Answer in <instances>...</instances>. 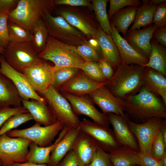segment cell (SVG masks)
<instances>
[{"mask_svg": "<svg viewBox=\"0 0 166 166\" xmlns=\"http://www.w3.org/2000/svg\"><path fill=\"white\" fill-rule=\"evenodd\" d=\"M108 14L109 20L119 10L128 6H139L141 2L139 0H110Z\"/></svg>", "mask_w": 166, "mask_h": 166, "instance_id": "obj_39", "label": "cell"}, {"mask_svg": "<svg viewBox=\"0 0 166 166\" xmlns=\"http://www.w3.org/2000/svg\"><path fill=\"white\" fill-rule=\"evenodd\" d=\"M164 144L166 145V121L161 126L160 130Z\"/></svg>", "mask_w": 166, "mask_h": 166, "instance_id": "obj_52", "label": "cell"}, {"mask_svg": "<svg viewBox=\"0 0 166 166\" xmlns=\"http://www.w3.org/2000/svg\"><path fill=\"white\" fill-rule=\"evenodd\" d=\"M105 77L109 80L114 74V71L110 63L103 57L97 62Z\"/></svg>", "mask_w": 166, "mask_h": 166, "instance_id": "obj_47", "label": "cell"}, {"mask_svg": "<svg viewBox=\"0 0 166 166\" xmlns=\"http://www.w3.org/2000/svg\"><path fill=\"white\" fill-rule=\"evenodd\" d=\"M93 11L101 29L106 33L111 35L112 28L108 18L106 7L108 0H92Z\"/></svg>", "mask_w": 166, "mask_h": 166, "instance_id": "obj_32", "label": "cell"}, {"mask_svg": "<svg viewBox=\"0 0 166 166\" xmlns=\"http://www.w3.org/2000/svg\"><path fill=\"white\" fill-rule=\"evenodd\" d=\"M111 36L118 49L122 62L128 65H136L142 66L146 64L148 59L133 48L121 36L114 26L111 24Z\"/></svg>", "mask_w": 166, "mask_h": 166, "instance_id": "obj_18", "label": "cell"}, {"mask_svg": "<svg viewBox=\"0 0 166 166\" xmlns=\"http://www.w3.org/2000/svg\"><path fill=\"white\" fill-rule=\"evenodd\" d=\"M57 166H78L77 159L72 149L67 153Z\"/></svg>", "mask_w": 166, "mask_h": 166, "instance_id": "obj_48", "label": "cell"}, {"mask_svg": "<svg viewBox=\"0 0 166 166\" xmlns=\"http://www.w3.org/2000/svg\"><path fill=\"white\" fill-rule=\"evenodd\" d=\"M49 35L67 45L78 46L86 43L88 39L82 32L60 16H54L47 12L42 18Z\"/></svg>", "mask_w": 166, "mask_h": 166, "instance_id": "obj_5", "label": "cell"}, {"mask_svg": "<svg viewBox=\"0 0 166 166\" xmlns=\"http://www.w3.org/2000/svg\"><path fill=\"white\" fill-rule=\"evenodd\" d=\"M17 0H0V14L9 13L16 6Z\"/></svg>", "mask_w": 166, "mask_h": 166, "instance_id": "obj_50", "label": "cell"}, {"mask_svg": "<svg viewBox=\"0 0 166 166\" xmlns=\"http://www.w3.org/2000/svg\"><path fill=\"white\" fill-rule=\"evenodd\" d=\"M138 154L139 162L138 164L140 166H162L158 160L150 153L139 152Z\"/></svg>", "mask_w": 166, "mask_h": 166, "instance_id": "obj_46", "label": "cell"}, {"mask_svg": "<svg viewBox=\"0 0 166 166\" xmlns=\"http://www.w3.org/2000/svg\"><path fill=\"white\" fill-rule=\"evenodd\" d=\"M9 13L0 14V46L5 49L10 42L8 22Z\"/></svg>", "mask_w": 166, "mask_h": 166, "instance_id": "obj_41", "label": "cell"}, {"mask_svg": "<svg viewBox=\"0 0 166 166\" xmlns=\"http://www.w3.org/2000/svg\"><path fill=\"white\" fill-rule=\"evenodd\" d=\"M32 141L26 139L13 137L6 134L0 136V160L2 166L15 163L26 162L28 147Z\"/></svg>", "mask_w": 166, "mask_h": 166, "instance_id": "obj_9", "label": "cell"}, {"mask_svg": "<svg viewBox=\"0 0 166 166\" xmlns=\"http://www.w3.org/2000/svg\"><path fill=\"white\" fill-rule=\"evenodd\" d=\"M89 96L94 104L106 115L113 113L117 115L124 113L123 100L114 96L105 86H103L89 93Z\"/></svg>", "mask_w": 166, "mask_h": 166, "instance_id": "obj_17", "label": "cell"}, {"mask_svg": "<svg viewBox=\"0 0 166 166\" xmlns=\"http://www.w3.org/2000/svg\"><path fill=\"white\" fill-rule=\"evenodd\" d=\"M107 82L99 83L94 81L89 78L80 69L78 74L63 85L58 91L76 96L87 95L105 86Z\"/></svg>", "mask_w": 166, "mask_h": 166, "instance_id": "obj_21", "label": "cell"}, {"mask_svg": "<svg viewBox=\"0 0 166 166\" xmlns=\"http://www.w3.org/2000/svg\"><path fill=\"white\" fill-rule=\"evenodd\" d=\"M160 97L143 86L138 93L123 100L124 111L142 122L155 117L165 119L166 105Z\"/></svg>", "mask_w": 166, "mask_h": 166, "instance_id": "obj_1", "label": "cell"}, {"mask_svg": "<svg viewBox=\"0 0 166 166\" xmlns=\"http://www.w3.org/2000/svg\"><path fill=\"white\" fill-rule=\"evenodd\" d=\"M33 120V118L29 112L20 113L12 117L1 127L0 136L22 124Z\"/></svg>", "mask_w": 166, "mask_h": 166, "instance_id": "obj_37", "label": "cell"}, {"mask_svg": "<svg viewBox=\"0 0 166 166\" xmlns=\"http://www.w3.org/2000/svg\"><path fill=\"white\" fill-rule=\"evenodd\" d=\"M166 0H143L136 10L133 24L129 30L146 27L153 24V15L157 5Z\"/></svg>", "mask_w": 166, "mask_h": 166, "instance_id": "obj_25", "label": "cell"}, {"mask_svg": "<svg viewBox=\"0 0 166 166\" xmlns=\"http://www.w3.org/2000/svg\"><path fill=\"white\" fill-rule=\"evenodd\" d=\"M70 103L76 115H84L91 118L99 125L109 126L110 123L107 115L100 112L88 95L76 96L65 93H61Z\"/></svg>", "mask_w": 166, "mask_h": 166, "instance_id": "obj_13", "label": "cell"}, {"mask_svg": "<svg viewBox=\"0 0 166 166\" xmlns=\"http://www.w3.org/2000/svg\"><path fill=\"white\" fill-rule=\"evenodd\" d=\"M158 28L152 24L142 29L128 30L123 38L133 48L149 59L151 51V40L154 32Z\"/></svg>", "mask_w": 166, "mask_h": 166, "instance_id": "obj_19", "label": "cell"}, {"mask_svg": "<svg viewBox=\"0 0 166 166\" xmlns=\"http://www.w3.org/2000/svg\"><path fill=\"white\" fill-rule=\"evenodd\" d=\"M80 70L77 68L67 67L55 70L51 85L59 91L63 85L76 76Z\"/></svg>", "mask_w": 166, "mask_h": 166, "instance_id": "obj_35", "label": "cell"}, {"mask_svg": "<svg viewBox=\"0 0 166 166\" xmlns=\"http://www.w3.org/2000/svg\"><path fill=\"white\" fill-rule=\"evenodd\" d=\"M78 166H82L79 165Z\"/></svg>", "mask_w": 166, "mask_h": 166, "instance_id": "obj_57", "label": "cell"}, {"mask_svg": "<svg viewBox=\"0 0 166 166\" xmlns=\"http://www.w3.org/2000/svg\"><path fill=\"white\" fill-rule=\"evenodd\" d=\"M70 47L85 61L98 62L103 57L100 47L93 45L88 41L81 45Z\"/></svg>", "mask_w": 166, "mask_h": 166, "instance_id": "obj_34", "label": "cell"}, {"mask_svg": "<svg viewBox=\"0 0 166 166\" xmlns=\"http://www.w3.org/2000/svg\"><path fill=\"white\" fill-rule=\"evenodd\" d=\"M143 86L161 97L166 105V78L160 73L151 68L144 67Z\"/></svg>", "mask_w": 166, "mask_h": 166, "instance_id": "obj_23", "label": "cell"}, {"mask_svg": "<svg viewBox=\"0 0 166 166\" xmlns=\"http://www.w3.org/2000/svg\"><path fill=\"white\" fill-rule=\"evenodd\" d=\"M4 49L0 46V54L3 55L4 52Z\"/></svg>", "mask_w": 166, "mask_h": 166, "instance_id": "obj_54", "label": "cell"}, {"mask_svg": "<svg viewBox=\"0 0 166 166\" xmlns=\"http://www.w3.org/2000/svg\"><path fill=\"white\" fill-rule=\"evenodd\" d=\"M0 73L10 78L15 86L22 99L45 101L31 85L24 75L14 69L7 62L4 56L0 55Z\"/></svg>", "mask_w": 166, "mask_h": 166, "instance_id": "obj_15", "label": "cell"}, {"mask_svg": "<svg viewBox=\"0 0 166 166\" xmlns=\"http://www.w3.org/2000/svg\"><path fill=\"white\" fill-rule=\"evenodd\" d=\"M10 166H47V164H35L26 162L24 163H15Z\"/></svg>", "mask_w": 166, "mask_h": 166, "instance_id": "obj_51", "label": "cell"}, {"mask_svg": "<svg viewBox=\"0 0 166 166\" xmlns=\"http://www.w3.org/2000/svg\"><path fill=\"white\" fill-rule=\"evenodd\" d=\"M55 5L53 0H19L9 14L8 20L15 23L32 32L36 23Z\"/></svg>", "mask_w": 166, "mask_h": 166, "instance_id": "obj_3", "label": "cell"}, {"mask_svg": "<svg viewBox=\"0 0 166 166\" xmlns=\"http://www.w3.org/2000/svg\"><path fill=\"white\" fill-rule=\"evenodd\" d=\"M90 79L96 82L103 83L108 81L103 75L97 62H85L80 69Z\"/></svg>", "mask_w": 166, "mask_h": 166, "instance_id": "obj_38", "label": "cell"}, {"mask_svg": "<svg viewBox=\"0 0 166 166\" xmlns=\"http://www.w3.org/2000/svg\"><path fill=\"white\" fill-rule=\"evenodd\" d=\"M138 152L129 147L120 146L109 153L113 166H132L139 164Z\"/></svg>", "mask_w": 166, "mask_h": 166, "instance_id": "obj_30", "label": "cell"}, {"mask_svg": "<svg viewBox=\"0 0 166 166\" xmlns=\"http://www.w3.org/2000/svg\"><path fill=\"white\" fill-rule=\"evenodd\" d=\"M54 71L53 66L42 59L26 67L22 73L34 89L40 93L52 85Z\"/></svg>", "mask_w": 166, "mask_h": 166, "instance_id": "obj_14", "label": "cell"}, {"mask_svg": "<svg viewBox=\"0 0 166 166\" xmlns=\"http://www.w3.org/2000/svg\"><path fill=\"white\" fill-rule=\"evenodd\" d=\"M85 166H113L109 153L98 146L92 161Z\"/></svg>", "mask_w": 166, "mask_h": 166, "instance_id": "obj_40", "label": "cell"}, {"mask_svg": "<svg viewBox=\"0 0 166 166\" xmlns=\"http://www.w3.org/2000/svg\"><path fill=\"white\" fill-rule=\"evenodd\" d=\"M158 160L162 166H166V153L158 159Z\"/></svg>", "mask_w": 166, "mask_h": 166, "instance_id": "obj_53", "label": "cell"}, {"mask_svg": "<svg viewBox=\"0 0 166 166\" xmlns=\"http://www.w3.org/2000/svg\"><path fill=\"white\" fill-rule=\"evenodd\" d=\"M2 55L12 67L22 73L26 67L42 59L35 50L32 42H10Z\"/></svg>", "mask_w": 166, "mask_h": 166, "instance_id": "obj_7", "label": "cell"}, {"mask_svg": "<svg viewBox=\"0 0 166 166\" xmlns=\"http://www.w3.org/2000/svg\"><path fill=\"white\" fill-rule=\"evenodd\" d=\"M138 7L129 6L121 9L117 12L110 19V23L118 32L122 33L124 37L128 27L134 22Z\"/></svg>", "mask_w": 166, "mask_h": 166, "instance_id": "obj_31", "label": "cell"}, {"mask_svg": "<svg viewBox=\"0 0 166 166\" xmlns=\"http://www.w3.org/2000/svg\"><path fill=\"white\" fill-rule=\"evenodd\" d=\"M106 115L113 127V131L118 144L139 152L138 142L128 124V117L124 113L120 115L113 113Z\"/></svg>", "mask_w": 166, "mask_h": 166, "instance_id": "obj_16", "label": "cell"}, {"mask_svg": "<svg viewBox=\"0 0 166 166\" xmlns=\"http://www.w3.org/2000/svg\"><path fill=\"white\" fill-rule=\"evenodd\" d=\"M10 42H32L31 33L19 25L8 20Z\"/></svg>", "mask_w": 166, "mask_h": 166, "instance_id": "obj_36", "label": "cell"}, {"mask_svg": "<svg viewBox=\"0 0 166 166\" xmlns=\"http://www.w3.org/2000/svg\"><path fill=\"white\" fill-rule=\"evenodd\" d=\"M70 129L64 127L55 142L48 146L41 147L32 142L29 146L30 149L26 156V162L35 164H47L50 153Z\"/></svg>", "mask_w": 166, "mask_h": 166, "instance_id": "obj_24", "label": "cell"}, {"mask_svg": "<svg viewBox=\"0 0 166 166\" xmlns=\"http://www.w3.org/2000/svg\"><path fill=\"white\" fill-rule=\"evenodd\" d=\"M151 51L148 62L143 67L151 68L166 76V48L155 39L151 40Z\"/></svg>", "mask_w": 166, "mask_h": 166, "instance_id": "obj_29", "label": "cell"}, {"mask_svg": "<svg viewBox=\"0 0 166 166\" xmlns=\"http://www.w3.org/2000/svg\"><path fill=\"white\" fill-rule=\"evenodd\" d=\"M132 166H140L138 164H136V165H135Z\"/></svg>", "mask_w": 166, "mask_h": 166, "instance_id": "obj_56", "label": "cell"}, {"mask_svg": "<svg viewBox=\"0 0 166 166\" xmlns=\"http://www.w3.org/2000/svg\"><path fill=\"white\" fill-rule=\"evenodd\" d=\"M166 145L164 144L160 131L153 142L150 154L158 160L166 153Z\"/></svg>", "mask_w": 166, "mask_h": 166, "instance_id": "obj_43", "label": "cell"}, {"mask_svg": "<svg viewBox=\"0 0 166 166\" xmlns=\"http://www.w3.org/2000/svg\"><path fill=\"white\" fill-rule=\"evenodd\" d=\"M152 38L162 46L166 47V26L159 28L153 33Z\"/></svg>", "mask_w": 166, "mask_h": 166, "instance_id": "obj_49", "label": "cell"}, {"mask_svg": "<svg viewBox=\"0 0 166 166\" xmlns=\"http://www.w3.org/2000/svg\"><path fill=\"white\" fill-rule=\"evenodd\" d=\"M2 164L1 161L0 160V166H2Z\"/></svg>", "mask_w": 166, "mask_h": 166, "instance_id": "obj_55", "label": "cell"}, {"mask_svg": "<svg viewBox=\"0 0 166 166\" xmlns=\"http://www.w3.org/2000/svg\"><path fill=\"white\" fill-rule=\"evenodd\" d=\"M144 69L122 62L105 86L114 96L123 100L138 93L143 86Z\"/></svg>", "mask_w": 166, "mask_h": 166, "instance_id": "obj_2", "label": "cell"}, {"mask_svg": "<svg viewBox=\"0 0 166 166\" xmlns=\"http://www.w3.org/2000/svg\"><path fill=\"white\" fill-rule=\"evenodd\" d=\"M31 33L32 44L35 50L39 54L45 49L49 36L47 27L42 19L35 25Z\"/></svg>", "mask_w": 166, "mask_h": 166, "instance_id": "obj_33", "label": "cell"}, {"mask_svg": "<svg viewBox=\"0 0 166 166\" xmlns=\"http://www.w3.org/2000/svg\"><path fill=\"white\" fill-rule=\"evenodd\" d=\"M98 147L91 136L80 129L71 149L76 156L78 165L85 166L89 164L92 160Z\"/></svg>", "mask_w": 166, "mask_h": 166, "instance_id": "obj_20", "label": "cell"}, {"mask_svg": "<svg viewBox=\"0 0 166 166\" xmlns=\"http://www.w3.org/2000/svg\"><path fill=\"white\" fill-rule=\"evenodd\" d=\"M22 106V99L11 80L0 73V108Z\"/></svg>", "mask_w": 166, "mask_h": 166, "instance_id": "obj_26", "label": "cell"}, {"mask_svg": "<svg viewBox=\"0 0 166 166\" xmlns=\"http://www.w3.org/2000/svg\"><path fill=\"white\" fill-rule=\"evenodd\" d=\"M153 24L158 28L166 25V2L157 5L153 15Z\"/></svg>", "mask_w": 166, "mask_h": 166, "instance_id": "obj_44", "label": "cell"}, {"mask_svg": "<svg viewBox=\"0 0 166 166\" xmlns=\"http://www.w3.org/2000/svg\"><path fill=\"white\" fill-rule=\"evenodd\" d=\"M79 127L107 152H109L121 146L116 140L113 131L109 126H102L84 118L81 121Z\"/></svg>", "mask_w": 166, "mask_h": 166, "instance_id": "obj_12", "label": "cell"}, {"mask_svg": "<svg viewBox=\"0 0 166 166\" xmlns=\"http://www.w3.org/2000/svg\"><path fill=\"white\" fill-rule=\"evenodd\" d=\"M56 117L64 127L69 128H78L81 120L74 113L68 100L52 85L39 93Z\"/></svg>", "mask_w": 166, "mask_h": 166, "instance_id": "obj_6", "label": "cell"}, {"mask_svg": "<svg viewBox=\"0 0 166 166\" xmlns=\"http://www.w3.org/2000/svg\"><path fill=\"white\" fill-rule=\"evenodd\" d=\"M39 56L44 60L53 62L54 64V70L67 67L80 69L85 62L71 48L70 45L49 36L45 49L39 54Z\"/></svg>", "mask_w": 166, "mask_h": 166, "instance_id": "obj_4", "label": "cell"}, {"mask_svg": "<svg viewBox=\"0 0 166 166\" xmlns=\"http://www.w3.org/2000/svg\"><path fill=\"white\" fill-rule=\"evenodd\" d=\"M55 5H65L72 7L85 6L93 11L92 4L89 0H55Z\"/></svg>", "mask_w": 166, "mask_h": 166, "instance_id": "obj_45", "label": "cell"}, {"mask_svg": "<svg viewBox=\"0 0 166 166\" xmlns=\"http://www.w3.org/2000/svg\"><path fill=\"white\" fill-rule=\"evenodd\" d=\"M165 121V119L155 117L137 123L128 119V124L137 140L139 152L150 154L153 142Z\"/></svg>", "mask_w": 166, "mask_h": 166, "instance_id": "obj_11", "label": "cell"}, {"mask_svg": "<svg viewBox=\"0 0 166 166\" xmlns=\"http://www.w3.org/2000/svg\"><path fill=\"white\" fill-rule=\"evenodd\" d=\"M97 39L103 57L110 63L115 71L122 61L111 35L106 33L100 27Z\"/></svg>", "mask_w": 166, "mask_h": 166, "instance_id": "obj_27", "label": "cell"}, {"mask_svg": "<svg viewBox=\"0 0 166 166\" xmlns=\"http://www.w3.org/2000/svg\"><path fill=\"white\" fill-rule=\"evenodd\" d=\"M36 123L32 126L22 129H14L6 134L13 137H20L32 141L41 147H45L52 144V142L59 132L64 127L63 124L57 121L49 126H41Z\"/></svg>", "mask_w": 166, "mask_h": 166, "instance_id": "obj_8", "label": "cell"}, {"mask_svg": "<svg viewBox=\"0 0 166 166\" xmlns=\"http://www.w3.org/2000/svg\"><path fill=\"white\" fill-rule=\"evenodd\" d=\"M22 105L32 115L36 123L44 126L55 123L57 121L46 101L22 99Z\"/></svg>", "mask_w": 166, "mask_h": 166, "instance_id": "obj_22", "label": "cell"}, {"mask_svg": "<svg viewBox=\"0 0 166 166\" xmlns=\"http://www.w3.org/2000/svg\"><path fill=\"white\" fill-rule=\"evenodd\" d=\"M29 112L23 106L19 107L10 106L0 108V128L9 118L16 115Z\"/></svg>", "mask_w": 166, "mask_h": 166, "instance_id": "obj_42", "label": "cell"}, {"mask_svg": "<svg viewBox=\"0 0 166 166\" xmlns=\"http://www.w3.org/2000/svg\"><path fill=\"white\" fill-rule=\"evenodd\" d=\"M57 13L88 39H97L100 26L87 12L75 7H67L59 9Z\"/></svg>", "mask_w": 166, "mask_h": 166, "instance_id": "obj_10", "label": "cell"}, {"mask_svg": "<svg viewBox=\"0 0 166 166\" xmlns=\"http://www.w3.org/2000/svg\"><path fill=\"white\" fill-rule=\"evenodd\" d=\"M80 130L79 127L70 129L51 152L47 166H57L71 149L75 140Z\"/></svg>", "mask_w": 166, "mask_h": 166, "instance_id": "obj_28", "label": "cell"}, {"mask_svg": "<svg viewBox=\"0 0 166 166\" xmlns=\"http://www.w3.org/2000/svg\"></svg>", "mask_w": 166, "mask_h": 166, "instance_id": "obj_58", "label": "cell"}]
</instances>
